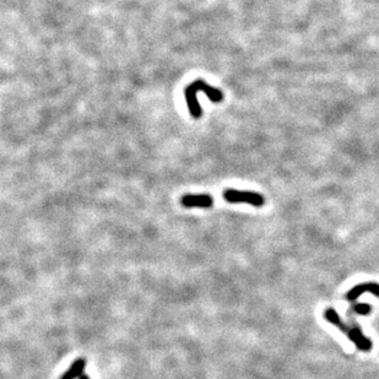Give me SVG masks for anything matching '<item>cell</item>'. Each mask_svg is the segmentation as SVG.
Returning a JSON list of instances; mask_svg holds the SVG:
<instances>
[{
  "label": "cell",
  "instance_id": "cell-1",
  "mask_svg": "<svg viewBox=\"0 0 379 379\" xmlns=\"http://www.w3.org/2000/svg\"><path fill=\"white\" fill-rule=\"evenodd\" d=\"M198 92H204L207 97L210 98V101L214 103H220L224 101V93L216 87H212L209 84L204 83L203 80H197L193 84H190L189 86H187L184 90V96L185 101L188 103V108H189V112L192 115L193 118L195 119H199L203 115L202 107L199 105V101H198Z\"/></svg>",
  "mask_w": 379,
  "mask_h": 379
},
{
  "label": "cell",
  "instance_id": "cell-2",
  "mask_svg": "<svg viewBox=\"0 0 379 379\" xmlns=\"http://www.w3.org/2000/svg\"><path fill=\"white\" fill-rule=\"evenodd\" d=\"M224 199L229 203H247L255 207H262L265 199L262 194L254 192H242V190L227 189L224 192Z\"/></svg>",
  "mask_w": 379,
  "mask_h": 379
},
{
  "label": "cell",
  "instance_id": "cell-3",
  "mask_svg": "<svg viewBox=\"0 0 379 379\" xmlns=\"http://www.w3.org/2000/svg\"><path fill=\"white\" fill-rule=\"evenodd\" d=\"M180 203L184 207H200L209 209L214 204V199L209 194H187L183 195Z\"/></svg>",
  "mask_w": 379,
  "mask_h": 379
},
{
  "label": "cell",
  "instance_id": "cell-4",
  "mask_svg": "<svg viewBox=\"0 0 379 379\" xmlns=\"http://www.w3.org/2000/svg\"><path fill=\"white\" fill-rule=\"evenodd\" d=\"M365 292H371L375 296L379 297V284H376V282H365V284H360L357 286L352 287L350 291L348 292L346 294V298L349 301H355L357 299L361 294H363Z\"/></svg>",
  "mask_w": 379,
  "mask_h": 379
},
{
  "label": "cell",
  "instance_id": "cell-5",
  "mask_svg": "<svg viewBox=\"0 0 379 379\" xmlns=\"http://www.w3.org/2000/svg\"><path fill=\"white\" fill-rule=\"evenodd\" d=\"M348 338L357 346V349L362 351H370L372 349V341L368 338H366L362 333L360 331V329L357 328H351V330L349 331Z\"/></svg>",
  "mask_w": 379,
  "mask_h": 379
},
{
  "label": "cell",
  "instance_id": "cell-6",
  "mask_svg": "<svg viewBox=\"0 0 379 379\" xmlns=\"http://www.w3.org/2000/svg\"><path fill=\"white\" fill-rule=\"evenodd\" d=\"M86 361L84 358H78L74 361L73 365L63 373L60 379H75L84 376V370H85Z\"/></svg>",
  "mask_w": 379,
  "mask_h": 379
},
{
  "label": "cell",
  "instance_id": "cell-7",
  "mask_svg": "<svg viewBox=\"0 0 379 379\" xmlns=\"http://www.w3.org/2000/svg\"><path fill=\"white\" fill-rule=\"evenodd\" d=\"M353 311L356 312L357 314H360V316H367V314L371 313V306L370 304H366V303H356L353 304Z\"/></svg>",
  "mask_w": 379,
  "mask_h": 379
},
{
  "label": "cell",
  "instance_id": "cell-8",
  "mask_svg": "<svg viewBox=\"0 0 379 379\" xmlns=\"http://www.w3.org/2000/svg\"><path fill=\"white\" fill-rule=\"evenodd\" d=\"M79 379H90V377H88V376H86V375H84L83 377H80Z\"/></svg>",
  "mask_w": 379,
  "mask_h": 379
}]
</instances>
